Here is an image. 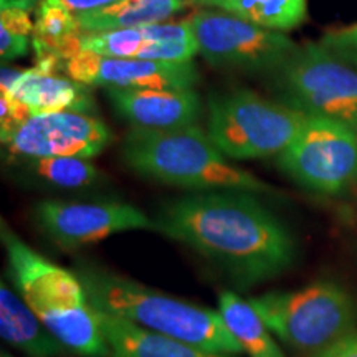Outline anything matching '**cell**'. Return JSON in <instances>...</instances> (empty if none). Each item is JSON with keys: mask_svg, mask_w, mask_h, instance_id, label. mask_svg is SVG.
Instances as JSON below:
<instances>
[{"mask_svg": "<svg viewBox=\"0 0 357 357\" xmlns=\"http://www.w3.org/2000/svg\"><path fill=\"white\" fill-rule=\"evenodd\" d=\"M154 225L240 288L276 278L296 258L291 231L252 192L208 190L174 199L159 208Z\"/></svg>", "mask_w": 357, "mask_h": 357, "instance_id": "6da1fadb", "label": "cell"}, {"mask_svg": "<svg viewBox=\"0 0 357 357\" xmlns=\"http://www.w3.org/2000/svg\"><path fill=\"white\" fill-rule=\"evenodd\" d=\"M73 271L96 311L200 349L243 354L218 310L178 300L91 261H78Z\"/></svg>", "mask_w": 357, "mask_h": 357, "instance_id": "7a4b0ae2", "label": "cell"}, {"mask_svg": "<svg viewBox=\"0 0 357 357\" xmlns=\"http://www.w3.org/2000/svg\"><path fill=\"white\" fill-rule=\"evenodd\" d=\"M12 287L55 336L79 357H109L98 312L82 280L40 255L6 222L0 227Z\"/></svg>", "mask_w": 357, "mask_h": 357, "instance_id": "3957f363", "label": "cell"}, {"mask_svg": "<svg viewBox=\"0 0 357 357\" xmlns=\"http://www.w3.org/2000/svg\"><path fill=\"white\" fill-rule=\"evenodd\" d=\"M121 158L137 176L166 185L273 194L261 178L234 166L197 124L167 131L131 128L124 137Z\"/></svg>", "mask_w": 357, "mask_h": 357, "instance_id": "277c9868", "label": "cell"}, {"mask_svg": "<svg viewBox=\"0 0 357 357\" xmlns=\"http://www.w3.org/2000/svg\"><path fill=\"white\" fill-rule=\"evenodd\" d=\"M248 301L271 333L296 351L318 352L356 331V303L334 281H314L291 291H268Z\"/></svg>", "mask_w": 357, "mask_h": 357, "instance_id": "5b68a950", "label": "cell"}, {"mask_svg": "<svg viewBox=\"0 0 357 357\" xmlns=\"http://www.w3.org/2000/svg\"><path fill=\"white\" fill-rule=\"evenodd\" d=\"M306 118L284 102L236 89L211 98L207 134L230 160L265 159L283 153Z\"/></svg>", "mask_w": 357, "mask_h": 357, "instance_id": "8992f818", "label": "cell"}, {"mask_svg": "<svg viewBox=\"0 0 357 357\" xmlns=\"http://www.w3.org/2000/svg\"><path fill=\"white\" fill-rule=\"evenodd\" d=\"M281 102L357 131V68L321 43H307L273 73Z\"/></svg>", "mask_w": 357, "mask_h": 357, "instance_id": "52a82bcc", "label": "cell"}, {"mask_svg": "<svg viewBox=\"0 0 357 357\" xmlns=\"http://www.w3.org/2000/svg\"><path fill=\"white\" fill-rule=\"evenodd\" d=\"M276 164L307 190L342 194L357 182V131L326 118L307 116Z\"/></svg>", "mask_w": 357, "mask_h": 357, "instance_id": "ba28073f", "label": "cell"}, {"mask_svg": "<svg viewBox=\"0 0 357 357\" xmlns=\"http://www.w3.org/2000/svg\"><path fill=\"white\" fill-rule=\"evenodd\" d=\"M199 53L212 66L248 73H275L298 45L278 30L263 29L217 8H204L189 19Z\"/></svg>", "mask_w": 357, "mask_h": 357, "instance_id": "9c48e42d", "label": "cell"}, {"mask_svg": "<svg viewBox=\"0 0 357 357\" xmlns=\"http://www.w3.org/2000/svg\"><path fill=\"white\" fill-rule=\"evenodd\" d=\"M33 218L45 238L66 252L98 243L116 234L155 229L154 218L118 200H42L35 205Z\"/></svg>", "mask_w": 357, "mask_h": 357, "instance_id": "30bf717a", "label": "cell"}, {"mask_svg": "<svg viewBox=\"0 0 357 357\" xmlns=\"http://www.w3.org/2000/svg\"><path fill=\"white\" fill-rule=\"evenodd\" d=\"M111 137L109 128L95 116L58 111L30 116L2 144L15 159H93L109 146Z\"/></svg>", "mask_w": 357, "mask_h": 357, "instance_id": "8fae6325", "label": "cell"}, {"mask_svg": "<svg viewBox=\"0 0 357 357\" xmlns=\"http://www.w3.org/2000/svg\"><path fill=\"white\" fill-rule=\"evenodd\" d=\"M66 77L88 86L126 89H192L199 73L195 65L139 58L101 56L78 50L61 65Z\"/></svg>", "mask_w": 357, "mask_h": 357, "instance_id": "7c38bea8", "label": "cell"}, {"mask_svg": "<svg viewBox=\"0 0 357 357\" xmlns=\"http://www.w3.org/2000/svg\"><path fill=\"white\" fill-rule=\"evenodd\" d=\"M106 96L116 113L137 129L167 131L194 126L202 111L194 89L106 88Z\"/></svg>", "mask_w": 357, "mask_h": 357, "instance_id": "4fadbf2b", "label": "cell"}, {"mask_svg": "<svg viewBox=\"0 0 357 357\" xmlns=\"http://www.w3.org/2000/svg\"><path fill=\"white\" fill-rule=\"evenodd\" d=\"M6 93L25 105L32 116L58 111L89 114V111L95 109V101L88 84L65 78L56 71L45 70L37 65L22 71L17 82Z\"/></svg>", "mask_w": 357, "mask_h": 357, "instance_id": "5bb4252c", "label": "cell"}, {"mask_svg": "<svg viewBox=\"0 0 357 357\" xmlns=\"http://www.w3.org/2000/svg\"><path fill=\"white\" fill-rule=\"evenodd\" d=\"M0 334L29 357H68L71 352L3 278L0 281Z\"/></svg>", "mask_w": 357, "mask_h": 357, "instance_id": "9a60e30c", "label": "cell"}, {"mask_svg": "<svg viewBox=\"0 0 357 357\" xmlns=\"http://www.w3.org/2000/svg\"><path fill=\"white\" fill-rule=\"evenodd\" d=\"M96 312L102 333L109 344V357H240L200 349L189 342L160 336L128 321L100 311Z\"/></svg>", "mask_w": 357, "mask_h": 357, "instance_id": "2e32d148", "label": "cell"}, {"mask_svg": "<svg viewBox=\"0 0 357 357\" xmlns=\"http://www.w3.org/2000/svg\"><path fill=\"white\" fill-rule=\"evenodd\" d=\"M79 35L77 13L71 12L63 0H38L32 37L37 60L53 56L63 65L66 58L79 50Z\"/></svg>", "mask_w": 357, "mask_h": 357, "instance_id": "e0dca14e", "label": "cell"}, {"mask_svg": "<svg viewBox=\"0 0 357 357\" xmlns=\"http://www.w3.org/2000/svg\"><path fill=\"white\" fill-rule=\"evenodd\" d=\"M189 0H121L95 12L78 13L82 33L155 25L184 8Z\"/></svg>", "mask_w": 357, "mask_h": 357, "instance_id": "ac0fdd59", "label": "cell"}, {"mask_svg": "<svg viewBox=\"0 0 357 357\" xmlns=\"http://www.w3.org/2000/svg\"><path fill=\"white\" fill-rule=\"evenodd\" d=\"M218 311L245 356L284 357L271 329L250 301L243 300L238 293L222 291L218 296Z\"/></svg>", "mask_w": 357, "mask_h": 357, "instance_id": "d6986e66", "label": "cell"}, {"mask_svg": "<svg viewBox=\"0 0 357 357\" xmlns=\"http://www.w3.org/2000/svg\"><path fill=\"white\" fill-rule=\"evenodd\" d=\"M195 6L217 8L263 29L291 30L305 20L306 0H189Z\"/></svg>", "mask_w": 357, "mask_h": 357, "instance_id": "ffe728a7", "label": "cell"}, {"mask_svg": "<svg viewBox=\"0 0 357 357\" xmlns=\"http://www.w3.org/2000/svg\"><path fill=\"white\" fill-rule=\"evenodd\" d=\"M17 160L25 174L56 189H84L95 185L101 177L91 160L83 158H33Z\"/></svg>", "mask_w": 357, "mask_h": 357, "instance_id": "44dd1931", "label": "cell"}, {"mask_svg": "<svg viewBox=\"0 0 357 357\" xmlns=\"http://www.w3.org/2000/svg\"><path fill=\"white\" fill-rule=\"evenodd\" d=\"M0 56L3 61L24 56L33 37L32 10L38 0H0Z\"/></svg>", "mask_w": 357, "mask_h": 357, "instance_id": "7402d4cb", "label": "cell"}, {"mask_svg": "<svg viewBox=\"0 0 357 357\" xmlns=\"http://www.w3.org/2000/svg\"><path fill=\"white\" fill-rule=\"evenodd\" d=\"M319 43L357 68V24L328 32Z\"/></svg>", "mask_w": 357, "mask_h": 357, "instance_id": "603a6c76", "label": "cell"}, {"mask_svg": "<svg viewBox=\"0 0 357 357\" xmlns=\"http://www.w3.org/2000/svg\"><path fill=\"white\" fill-rule=\"evenodd\" d=\"M32 116L29 108L12 95L0 93V139L6 141Z\"/></svg>", "mask_w": 357, "mask_h": 357, "instance_id": "cb8c5ba5", "label": "cell"}, {"mask_svg": "<svg viewBox=\"0 0 357 357\" xmlns=\"http://www.w3.org/2000/svg\"><path fill=\"white\" fill-rule=\"evenodd\" d=\"M312 357H357V331L346 334L324 349L314 352Z\"/></svg>", "mask_w": 357, "mask_h": 357, "instance_id": "d4e9b609", "label": "cell"}, {"mask_svg": "<svg viewBox=\"0 0 357 357\" xmlns=\"http://www.w3.org/2000/svg\"><path fill=\"white\" fill-rule=\"evenodd\" d=\"M63 2L71 12H75L78 15V13L100 10V8L109 7L113 3L121 2V0H63Z\"/></svg>", "mask_w": 357, "mask_h": 357, "instance_id": "484cf974", "label": "cell"}, {"mask_svg": "<svg viewBox=\"0 0 357 357\" xmlns=\"http://www.w3.org/2000/svg\"><path fill=\"white\" fill-rule=\"evenodd\" d=\"M0 357H13V356L8 354L7 351H2V352H0Z\"/></svg>", "mask_w": 357, "mask_h": 357, "instance_id": "4316f807", "label": "cell"}]
</instances>
